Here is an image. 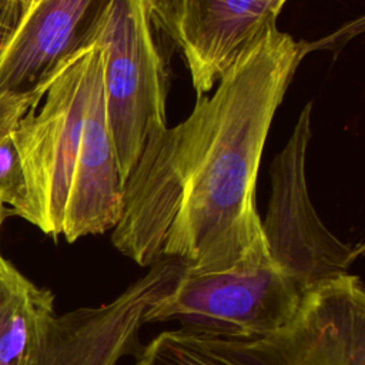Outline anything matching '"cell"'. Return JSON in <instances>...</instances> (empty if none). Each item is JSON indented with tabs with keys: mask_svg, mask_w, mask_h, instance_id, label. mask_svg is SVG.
Instances as JSON below:
<instances>
[{
	"mask_svg": "<svg viewBox=\"0 0 365 365\" xmlns=\"http://www.w3.org/2000/svg\"><path fill=\"white\" fill-rule=\"evenodd\" d=\"M307 43L268 29L197 97L180 124L153 135L124 182L114 247L141 267L177 258L185 274L228 269L268 252L255 208L265 140Z\"/></svg>",
	"mask_w": 365,
	"mask_h": 365,
	"instance_id": "1",
	"label": "cell"
},
{
	"mask_svg": "<svg viewBox=\"0 0 365 365\" xmlns=\"http://www.w3.org/2000/svg\"><path fill=\"white\" fill-rule=\"evenodd\" d=\"M150 0H108L90 40L104 51V98L123 187L145 143L167 127L168 68Z\"/></svg>",
	"mask_w": 365,
	"mask_h": 365,
	"instance_id": "2",
	"label": "cell"
},
{
	"mask_svg": "<svg viewBox=\"0 0 365 365\" xmlns=\"http://www.w3.org/2000/svg\"><path fill=\"white\" fill-rule=\"evenodd\" d=\"M101 57L97 41L77 51L57 70L41 101L11 128L26 180L23 220L54 238L63 231L84 115Z\"/></svg>",
	"mask_w": 365,
	"mask_h": 365,
	"instance_id": "3",
	"label": "cell"
},
{
	"mask_svg": "<svg viewBox=\"0 0 365 365\" xmlns=\"http://www.w3.org/2000/svg\"><path fill=\"white\" fill-rule=\"evenodd\" d=\"M304 292L269 255H251L210 274H182L171 292L145 314V322L177 319L181 328L217 335L261 338L285 328Z\"/></svg>",
	"mask_w": 365,
	"mask_h": 365,
	"instance_id": "4",
	"label": "cell"
},
{
	"mask_svg": "<svg viewBox=\"0 0 365 365\" xmlns=\"http://www.w3.org/2000/svg\"><path fill=\"white\" fill-rule=\"evenodd\" d=\"M311 114L312 103H308L271 164V195L265 220L261 221L271 258L302 292L348 272L364 251L362 244L348 245L339 241L324 225L311 202L307 184Z\"/></svg>",
	"mask_w": 365,
	"mask_h": 365,
	"instance_id": "5",
	"label": "cell"
},
{
	"mask_svg": "<svg viewBox=\"0 0 365 365\" xmlns=\"http://www.w3.org/2000/svg\"><path fill=\"white\" fill-rule=\"evenodd\" d=\"M184 271L180 259L161 257L115 302L54 314L30 365H114L135 345L147 311L174 289Z\"/></svg>",
	"mask_w": 365,
	"mask_h": 365,
	"instance_id": "6",
	"label": "cell"
},
{
	"mask_svg": "<svg viewBox=\"0 0 365 365\" xmlns=\"http://www.w3.org/2000/svg\"><path fill=\"white\" fill-rule=\"evenodd\" d=\"M287 0H164L157 21L184 54L197 97L207 94L271 27Z\"/></svg>",
	"mask_w": 365,
	"mask_h": 365,
	"instance_id": "7",
	"label": "cell"
},
{
	"mask_svg": "<svg viewBox=\"0 0 365 365\" xmlns=\"http://www.w3.org/2000/svg\"><path fill=\"white\" fill-rule=\"evenodd\" d=\"M108 0H21L14 29L0 47V96L41 101L57 70L88 47Z\"/></svg>",
	"mask_w": 365,
	"mask_h": 365,
	"instance_id": "8",
	"label": "cell"
},
{
	"mask_svg": "<svg viewBox=\"0 0 365 365\" xmlns=\"http://www.w3.org/2000/svg\"><path fill=\"white\" fill-rule=\"evenodd\" d=\"M285 365H365V291L341 274L302 295L295 318L267 336Z\"/></svg>",
	"mask_w": 365,
	"mask_h": 365,
	"instance_id": "9",
	"label": "cell"
},
{
	"mask_svg": "<svg viewBox=\"0 0 365 365\" xmlns=\"http://www.w3.org/2000/svg\"><path fill=\"white\" fill-rule=\"evenodd\" d=\"M103 70L104 51L94 73L64 211L61 235L68 242L113 230L123 214L124 187L107 121Z\"/></svg>",
	"mask_w": 365,
	"mask_h": 365,
	"instance_id": "10",
	"label": "cell"
},
{
	"mask_svg": "<svg viewBox=\"0 0 365 365\" xmlns=\"http://www.w3.org/2000/svg\"><path fill=\"white\" fill-rule=\"evenodd\" d=\"M135 365H285L267 338H241L173 329L157 335L140 352Z\"/></svg>",
	"mask_w": 365,
	"mask_h": 365,
	"instance_id": "11",
	"label": "cell"
},
{
	"mask_svg": "<svg viewBox=\"0 0 365 365\" xmlns=\"http://www.w3.org/2000/svg\"><path fill=\"white\" fill-rule=\"evenodd\" d=\"M54 314V295L0 254V365H30Z\"/></svg>",
	"mask_w": 365,
	"mask_h": 365,
	"instance_id": "12",
	"label": "cell"
},
{
	"mask_svg": "<svg viewBox=\"0 0 365 365\" xmlns=\"http://www.w3.org/2000/svg\"><path fill=\"white\" fill-rule=\"evenodd\" d=\"M0 201L20 218L26 214V180L11 130L0 137Z\"/></svg>",
	"mask_w": 365,
	"mask_h": 365,
	"instance_id": "13",
	"label": "cell"
},
{
	"mask_svg": "<svg viewBox=\"0 0 365 365\" xmlns=\"http://www.w3.org/2000/svg\"><path fill=\"white\" fill-rule=\"evenodd\" d=\"M37 103L30 96H0V137L7 134L17 121Z\"/></svg>",
	"mask_w": 365,
	"mask_h": 365,
	"instance_id": "14",
	"label": "cell"
},
{
	"mask_svg": "<svg viewBox=\"0 0 365 365\" xmlns=\"http://www.w3.org/2000/svg\"><path fill=\"white\" fill-rule=\"evenodd\" d=\"M21 10V0H0V47L14 29Z\"/></svg>",
	"mask_w": 365,
	"mask_h": 365,
	"instance_id": "15",
	"label": "cell"
},
{
	"mask_svg": "<svg viewBox=\"0 0 365 365\" xmlns=\"http://www.w3.org/2000/svg\"><path fill=\"white\" fill-rule=\"evenodd\" d=\"M150 1H151V4H153L154 13H155V14H158V11H160L161 4H163V1H164V0H150Z\"/></svg>",
	"mask_w": 365,
	"mask_h": 365,
	"instance_id": "16",
	"label": "cell"
},
{
	"mask_svg": "<svg viewBox=\"0 0 365 365\" xmlns=\"http://www.w3.org/2000/svg\"><path fill=\"white\" fill-rule=\"evenodd\" d=\"M4 204L0 201V227H1V222H3V218H4Z\"/></svg>",
	"mask_w": 365,
	"mask_h": 365,
	"instance_id": "17",
	"label": "cell"
}]
</instances>
